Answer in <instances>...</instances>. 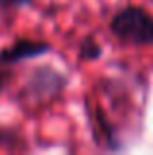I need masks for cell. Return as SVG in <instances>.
<instances>
[{"label": "cell", "mask_w": 153, "mask_h": 155, "mask_svg": "<svg viewBox=\"0 0 153 155\" xmlns=\"http://www.w3.org/2000/svg\"><path fill=\"white\" fill-rule=\"evenodd\" d=\"M71 79L67 73L51 67V65H37L30 71L24 84L16 94V102L22 108H35L51 100L59 98L69 87Z\"/></svg>", "instance_id": "6da1fadb"}, {"label": "cell", "mask_w": 153, "mask_h": 155, "mask_svg": "<svg viewBox=\"0 0 153 155\" xmlns=\"http://www.w3.org/2000/svg\"><path fill=\"white\" fill-rule=\"evenodd\" d=\"M151 2H153V0H151Z\"/></svg>", "instance_id": "9c48e42d"}, {"label": "cell", "mask_w": 153, "mask_h": 155, "mask_svg": "<svg viewBox=\"0 0 153 155\" xmlns=\"http://www.w3.org/2000/svg\"><path fill=\"white\" fill-rule=\"evenodd\" d=\"M110 34L122 45L151 47L153 45V16L145 8L128 4L120 8L108 24Z\"/></svg>", "instance_id": "7a4b0ae2"}, {"label": "cell", "mask_w": 153, "mask_h": 155, "mask_svg": "<svg viewBox=\"0 0 153 155\" xmlns=\"http://www.w3.org/2000/svg\"><path fill=\"white\" fill-rule=\"evenodd\" d=\"M86 114L90 118V132H92V137H94L96 143L100 147L108 149V151H120L124 145L118 137V132H116L114 124L106 116V112L102 108H98V106H94V108L88 106Z\"/></svg>", "instance_id": "277c9868"}, {"label": "cell", "mask_w": 153, "mask_h": 155, "mask_svg": "<svg viewBox=\"0 0 153 155\" xmlns=\"http://www.w3.org/2000/svg\"><path fill=\"white\" fill-rule=\"evenodd\" d=\"M51 51V43L41 41V39H31V38H18L10 43L8 47L0 49V65L6 67H16L22 61L37 59Z\"/></svg>", "instance_id": "3957f363"}, {"label": "cell", "mask_w": 153, "mask_h": 155, "mask_svg": "<svg viewBox=\"0 0 153 155\" xmlns=\"http://www.w3.org/2000/svg\"><path fill=\"white\" fill-rule=\"evenodd\" d=\"M34 0H0V8L2 10H20V8L31 6Z\"/></svg>", "instance_id": "ba28073f"}, {"label": "cell", "mask_w": 153, "mask_h": 155, "mask_svg": "<svg viewBox=\"0 0 153 155\" xmlns=\"http://www.w3.org/2000/svg\"><path fill=\"white\" fill-rule=\"evenodd\" d=\"M0 149H6V151H28L30 143L18 130L0 126Z\"/></svg>", "instance_id": "5b68a950"}, {"label": "cell", "mask_w": 153, "mask_h": 155, "mask_svg": "<svg viewBox=\"0 0 153 155\" xmlns=\"http://www.w3.org/2000/svg\"><path fill=\"white\" fill-rule=\"evenodd\" d=\"M14 81V67H6V65H0V94L4 91H8Z\"/></svg>", "instance_id": "52a82bcc"}, {"label": "cell", "mask_w": 153, "mask_h": 155, "mask_svg": "<svg viewBox=\"0 0 153 155\" xmlns=\"http://www.w3.org/2000/svg\"><path fill=\"white\" fill-rule=\"evenodd\" d=\"M104 55L102 45L98 43V39L92 34L84 35L76 45V59L79 61H98Z\"/></svg>", "instance_id": "8992f818"}]
</instances>
